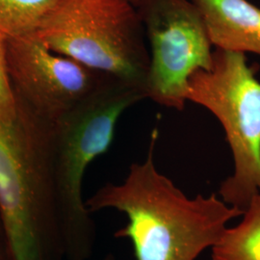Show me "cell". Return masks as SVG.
Wrapping results in <instances>:
<instances>
[{"label": "cell", "mask_w": 260, "mask_h": 260, "mask_svg": "<svg viewBox=\"0 0 260 260\" xmlns=\"http://www.w3.org/2000/svg\"><path fill=\"white\" fill-rule=\"evenodd\" d=\"M157 130L147 158L133 163L124 180L107 183L85 205L91 213L113 209L126 217L114 236L128 239L136 260H196L211 249L241 210L217 195L186 196L154 162Z\"/></svg>", "instance_id": "obj_1"}, {"label": "cell", "mask_w": 260, "mask_h": 260, "mask_svg": "<svg viewBox=\"0 0 260 260\" xmlns=\"http://www.w3.org/2000/svg\"><path fill=\"white\" fill-rule=\"evenodd\" d=\"M16 100V118L0 121V215L10 258L65 260L53 122Z\"/></svg>", "instance_id": "obj_2"}, {"label": "cell", "mask_w": 260, "mask_h": 260, "mask_svg": "<svg viewBox=\"0 0 260 260\" xmlns=\"http://www.w3.org/2000/svg\"><path fill=\"white\" fill-rule=\"evenodd\" d=\"M145 99L143 91L111 77L53 122L56 190L65 260L92 258L96 225L85 205V172L110 149L121 115Z\"/></svg>", "instance_id": "obj_3"}, {"label": "cell", "mask_w": 260, "mask_h": 260, "mask_svg": "<svg viewBox=\"0 0 260 260\" xmlns=\"http://www.w3.org/2000/svg\"><path fill=\"white\" fill-rule=\"evenodd\" d=\"M47 48L143 91L149 51L138 11L127 0H62L32 34Z\"/></svg>", "instance_id": "obj_4"}, {"label": "cell", "mask_w": 260, "mask_h": 260, "mask_svg": "<svg viewBox=\"0 0 260 260\" xmlns=\"http://www.w3.org/2000/svg\"><path fill=\"white\" fill-rule=\"evenodd\" d=\"M187 102L205 107L222 124L234 169L218 196L244 212L260 194V80L254 68L243 53L214 48L211 68L190 76Z\"/></svg>", "instance_id": "obj_5"}, {"label": "cell", "mask_w": 260, "mask_h": 260, "mask_svg": "<svg viewBox=\"0 0 260 260\" xmlns=\"http://www.w3.org/2000/svg\"><path fill=\"white\" fill-rule=\"evenodd\" d=\"M135 7L149 44L147 99L183 111L190 76L212 65L204 17L191 0H139Z\"/></svg>", "instance_id": "obj_6"}, {"label": "cell", "mask_w": 260, "mask_h": 260, "mask_svg": "<svg viewBox=\"0 0 260 260\" xmlns=\"http://www.w3.org/2000/svg\"><path fill=\"white\" fill-rule=\"evenodd\" d=\"M5 47L16 98L51 122L111 78L51 51L33 35L6 39Z\"/></svg>", "instance_id": "obj_7"}, {"label": "cell", "mask_w": 260, "mask_h": 260, "mask_svg": "<svg viewBox=\"0 0 260 260\" xmlns=\"http://www.w3.org/2000/svg\"><path fill=\"white\" fill-rule=\"evenodd\" d=\"M214 48L260 56V8L248 0H191Z\"/></svg>", "instance_id": "obj_8"}, {"label": "cell", "mask_w": 260, "mask_h": 260, "mask_svg": "<svg viewBox=\"0 0 260 260\" xmlns=\"http://www.w3.org/2000/svg\"><path fill=\"white\" fill-rule=\"evenodd\" d=\"M242 217L240 223L224 230L211 248V260H260V194Z\"/></svg>", "instance_id": "obj_9"}, {"label": "cell", "mask_w": 260, "mask_h": 260, "mask_svg": "<svg viewBox=\"0 0 260 260\" xmlns=\"http://www.w3.org/2000/svg\"><path fill=\"white\" fill-rule=\"evenodd\" d=\"M62 0H0V37L34 34Z\"/></svg>", "instance_id": "obj_10"}, {"label": "cell", "mask_w": 260, "mask_h": 260, "mask_svg": "<svg viewBox=\"0 0 260 260\" xmlns=\"http://www.w3.org/2000/svg\"><path fill=\"white\" fill-rule=\"evenodd\" d=\"M17 116V100L10 80L5 39L0 37V121L10 122Z\"/></svg>", "instance_id": "obj_11"}, {"label": "cell", "mask_w": 260, "mask_h": 260, "mask_svg": "<svg viewBox=\"0 0 260 260\" xmlns=\"http://www.w3.org/2000/svg\"><path fill=\"white\" fill-rule=\"evenodd\" d=\"M0 260H11L5 226L0 215Z\"/></svg>", "instance_id": "obj_12"}, {"label": "cell", "mask_w": 260, "mask_h": 260, "mask_svg": "<svg viewBox=\"0 0 260 260\" xmlns=\"http://www.w3.org/2000/svg\"><path fill=\"white\" fill-rule=\"evenodd\" d=\"M102 260H117L116 259V257H115V255L114 254H112V253H108V254H106L105 256H103V259Z\"/></svg>", "instance_id": "obj_13"}, {"label": "cell", "mask_w": 260, "mask_h": 260, "mask_svg": "<svg viewBox=\"0 0 260 260\" xmlns=\"http://www.w3.org/2000/svg\"><path fill=\"white\" fill-rule=\"evenodd\" d=\"M127 1L130 2V3H131L133 6H136V4L138 3V1H139V0H127Z\"/></svg>", "instance_id": "obj_14"}]
</instances>
